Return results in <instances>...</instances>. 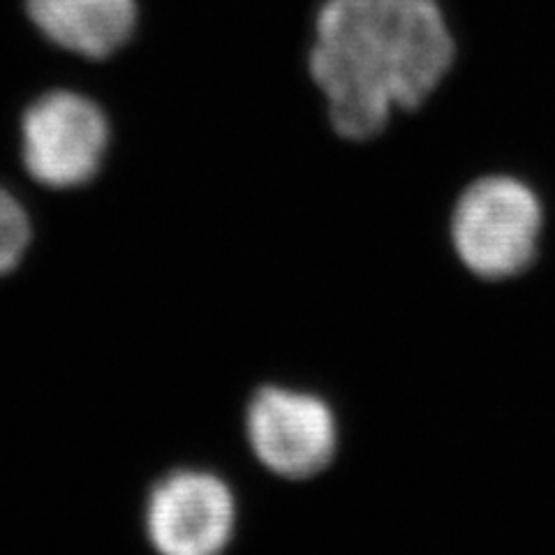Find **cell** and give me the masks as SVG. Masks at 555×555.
<instances>
[{
  "label": "cell",
  "instance_id": "1",
  "mask_svg": "<svg viewBox=\"0 0 555 555\" xmlns=\"http://www.w3.org/2000/svg\"><path fill=\"white\" fill-rule=\"evenodd\" d=\"M454 40L436 0H324L310 75L334 130L371 139L393 109H414L438 89Z\"/></svg>",
  "mask_w": 555,
  "mask_h": 555
},
{
  "label": "cell",
  "instance_id": "2",
  "mask_svg": "<svg viewBox=\"0 0 555 555\" xmlns=\"http://www.w3.org/2000/svg\"><path fill=\"white\" fill-rule=\"evenodd\" d=\"M542 222V204L526 183L486 177L456 202L451 241L461 262L475 275L502 281L532 264Z\"/></svg>",
  "mask_w": 555,
  "mask_h": 555
},
{
  "label": "cell",
  "instance_id": "3",
  "mask_svg": "<svg viewBox=\"0 0 555 555\" xmlns=\"http://www.w3.org/2000/svg\"><path fill=\"white\" fill-rule=\"evenodd\" d=\"M107 146V116L86 95L47 93L24 114V165L30 177L47 188L89 183L100 171Z\"/></svg>",
  "mask_w": 555,
  "mask_h": 555
},
{
  "label": "cell",
  "instance_id": "4",
  "mask_svg": "<svg viewBox=\"0 0 555 555\" xmlns=\"http://www.w3.org/2000/svg\"><path fill=\"white\" fill-rule=\"evenodd\" d=\"M246 433L259 463L287 479L322 473L338 444L332 408L315 393L287 387H264L253 396Z\"/></svg>",
  "mask_w": 555,
  "mask_h": 555
},
{
  "label": "cell",
  "instance_id": "5",
  "mask_svg": "<svg viewBox=\"0 0 555 555\" xmlns=\"http://www.w3.org/2000/svg\"><path fill=\"white\" fill-rule=\"evenodd\" d=\"M234 526V493L211 473L177 470L149 495L146 532L160 555H220Z\"/></svg>",
  "mask_w": 555,
  "mask_h": 555
},
{
  "label": "cell",
  "instance_id": "6",
  "mask_svg": "<svg viewBox=\"0 0 555 555\" xmlns=\"http://www.w3.org/2000/svg\"><path fill=\"white\" fill-rule=\"evenodd\" d=\"M30 22L47 38L86 59H107L137 24L134 0H26Z\"/></svg>",
  "mask_w": 555,
  "mask_h": 555
},
{
  "label": "cell",
  "instance_id": "7",
  "mask_svg": "<svg viewBox=\"0 0 555 555\" xmlns=\"http://www.w3.org/2000/svg\"><path fill=\"white\" fill-rule=\"evenodd\" d=\"M30 243V220L22 202L0 188V275L22 262Z\"/></svg>",
  "mask_w": 555,
  "mask_h": 555
}]
</instances>
